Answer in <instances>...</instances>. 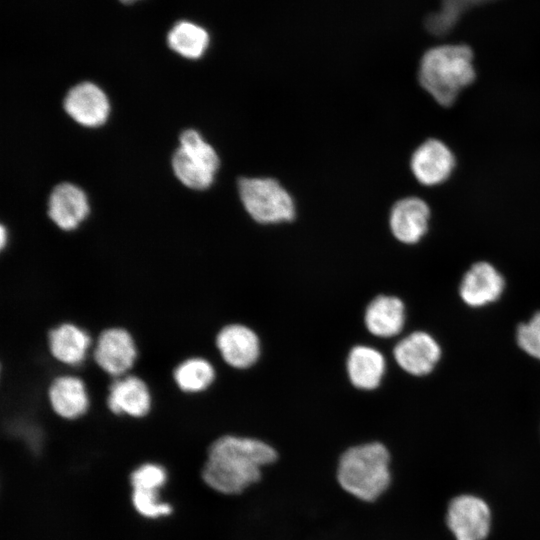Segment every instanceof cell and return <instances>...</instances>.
<instances>
[{
	"mask_svg": "<svg viewBox=\"0 0 540 540\" xmlns=\"http://www.w3.org/2000/svg\"><path fill=\"white\" fill-rule=\"evenodd\" d=\"M447 524L457 540H484L490 527L489 508L475 496H458L449 504Z\"/></svg>",
	"mask_w": 540,
	"mask_h": 540,
	"instance_id": "obj_10",
	"label": "cell"
},
{
	"mask_svg": "<svg viewBox=\"0 0 540 540\" xmlns=\"http://www.w3.org/2000/svg\"><path fill=\"white\" fill-rule=\"evenodd\" d=\"M396 363L413 376L432 372L441 357L438 342L427 332L415 331L405 336L393 349Z\"/></svg>",
	"mask_w": 540,
	"mask_h": 540,
	"instance_id": "obj_13",
	"label": "cell"
},
{
	"mask_svg": "<svg viewBox=\"0 0 540 540\" xmlns=\"http://www.w3.org/2000/svg\"><path fill=\"white\" fill-rule=\"evenodd\" d=\"M139 357L134 335L121 326H111L94 338L90 359L109 378L133 372Z\"/></svg>",
	"mask_w": 540,
	"mask_h": 540,
	"instance_id": "obj_6",
	"label": "cell"
},
{
	"mask_svg": "<svg viewBox=\"0 0 540 540\" xmlns=\"http://www.w3.org/2000/svg\"><path fill=\"white\" fill-rule=\"evenodd\" d=\"M0 235H1L0 236V246H1V249L3 250L5 248V246L7 245V242H8V236H7V232H6L4 226H1Z\"/></svg>",
	"mask_w": 540,
	"mask_h": 540,
	"instance_id": "obj_26",
	"label": "cell"
},
{
	"mask_svg": "<svg viewBox=\"0 0 540 540\" xmlns=\"http://www.w3.org/2000/svg\"><path fill=\"white\" fill-rule=\"evenodd\" d=\"M475 78L473 52L467 45L435 46L421 58L419 83L442 106H451Z\"/></svg>",
	"mask_w": 540,
	"mask_h": 540,
	"instance_id": "obj_3",
	"label": "cell"
},
{
	"mask_svg": "<svg viewBox=\"0 0 540 540\" xmlns=\"http://www.w3.org/2000/svg\"><path fill=\"white\" fill-rule=\"evenodd\" d=\"M364 324L367 330L380 338L398 335L405 324V305L392 295H378L365 309Z\"/></svg>",
	"mask_w": 540,
	"mask_h": 540,
	"instance_id": "obj_18",
	"label": "cell"
},
{
	"mask_svg": "<svg viewBox=\"0 0 540 540\" xmlns=\"http://www.w3.org/2000/svg\"><path fill=\"white\" fill-rule=\"evenodd\" d=\"M386 362L377 349L356 345L352 347L346 359V371L351 384L361 390L377 388L385 374Z\"/></svg>",
	"mask_w": 540,
	"mask_h": 540,
	"instance_id": "obj_19",
	"label": "cell"
},
{
	"mask_svg": "<svg viewBox=\"0 0 540 540\" xmlns=\"http://www.w3.org/2000/svg\"><path fill=\"white\" fill-rule=\"evenodd\" d=\"M391 460L390 451L382 442L351 445L337 459L336 484L353 500L374 504L392 485Z\"/></svg>",
	"mask_w": 540,
	"mask_h": 540,
	"instance_id": "obj_2",
	"label": "cell"
},
{
	"mask_svg": "<svg viewBox=\"0 0 540 540\" xmlns=\"http://www.w3.org/2000/svg\"><path fill=\"white\" fill-rule=\"evenodd\" d=\"M489 1L492 0H443L441 9L427 18L426 27L435 35L445 34L454 27L465 10Z\"/></svg>",
	"mask_w": 540,
	"mask_h": 540,
	"instance_id": "obj_22",
	"label": "cell"
},
{
	"mask_svg": "<svg viewBox=\"0 0 540 540\" xmlns=\"http://www.w3.org/2000/svg\"><path fill=\"white\" fill-rule=\"evenodd\" d=\"M167 479V472L161 465L145 463L137 467L130 477L133 489L156 490L162 487Z\"/></svg>",
	"mask_w": 540,
	"mask_h": 540,
	"instance_id": "obj_25",
	"label": "cell"
},
{
	"mask_svg": "<svg viewBox=\"0 0 540 540\" xmlns=\"http://www.w3.org/2000/svg\"><path fill=\"white\" fill-rule=\"evenodd\" d=\"M278 458L277 449L262 439L225 434L208 446L201 477L221 495L240 496L259 484Z\"/></svg>",
	"mask_w": 540,
	"mask_h": 540,
	"instance_id": "obj_1",
	"label": "cell"
},
{
	"mask_svg": "<svg viewBox=\"0 0 540 540\" xmlns=\"http://www.w3.org/2000/svg\"><path fill=\"white\" fill-rule=\"evenodd\" d=\"M49 409L57 418L76 421L91 408V396L85 380L73 370L62 369L46 389Z\"/></svg>",
	"mask_w": 540,
	"mask_h": 540,
	"instance_id": "obj_7",
	"label": "cell"
},
{
	"mask_svg": "<svg viewBox=\"0 0 540 540\" xmlns=\"http://www.w3.org/2000/svg\"><path fill=\"white\" fill-rule=\"evenodd\" d=\"M88 212L87 197L74 184H58L50 193L48 215L60 229L70 231L77 228Z\"/></svg>",
	"mask_w": 540,
	"mask_h": 540,
	"instance_id": "obj_17",
	"label": "cell"
},
{
	"mask_svg": "<svg viewBox=\"0 0 540 540\" xmlns=\"http://www.w3.org/2000/svg\"><path fill=\"white\" fill-rule=\"evenodd\" d=\"M153 403L152 390L141 376L131 372L110 379L105 406L111 414L117 417L143 419L151 413Z\"/></svg>",
	"mask_w": 540,
	"mask_h": 540,
	"instance_id": "obj_8",
	"label": "cell"
},
{
	"mask_svg": "<svg viewBox=\"0 0 540 540\" xmlns=\"http://www.w3.org/2000/svg\"><path fill=\"white\" fill-rule=\"evenodd\" d=\"M124 6H131L144 0H118Z\"/></svg>",
	"mask_w": 540,
	"mask_h": 540,
	"instance_id": "obj_27",
	"label": "cell"
},
{
	"mask_svg": "<svg viewBox=\"0 0 540 540\" xmlns=\"http://www.w3.org/2000/svg\"><path fill=\"white\" fill-rule=\"evenodd\" d=\"M504 287L502 274L489 262L479 261L462 277L459 295L465 304L478 308L498 300Z\"/></svg>",
	"mask_w": 540,
	"mask_h": 540,
	"instance_id": "obj_15",
	"label": "cell"
},
{
	"mask_svg": "<svg viewBox=\"0 0 540 540\" xmlns=\"http://www.w3.org/2000/svg\"><path fill=\"white\" fill-rule=\"evenodd\" d=\"M238 190L246 212L260 224H278L295 217L293 198L275 179L244 177L238 182Z\"/></svg>",
	"mask_w": 540,
	"mask_h": 540,
	"instance_id": "obj_4",
	"label": "cell"
},
{
	"mask_svg": "<svg viewBox=\"0 0 540 540\" xmlns=\"http://www.w3.org/2000/svg\"><path fill=\"white\" fill-rule=\"evenodd\" d=\"M169 51L187 60H198L207 52L210 34L206 27L188 19L176 21L166 34Z\"/></svg>",
	"mask_w": 540,
	"mask_h": 540,
	"instance_id": "obj_20",
	"label": "cell"
},
{
	"mask_svg": "<svg viewBox=\"0 0 540 540\" xmlns=\"http://www.w3.org/2000/svg\"><path fill=\"white\" fill-rule=\"evenodd\" d=\"M132 502L137 512L145 517L157 518L172 512L171 505L159 502L156 490L133 489Z\"/></svg>",
	"mask_w": 540,
	"mask_h": 540,
	"instance_id": "obj_24",
	"label": "cell"
},
{
	"mask_svg": "<svg viewBox=\"0 0 540 540\" xmlns=\"http://www.w3.org/2000/svg\"><path fill=\"white\" fill-rule=\"evenodd\" d=\"M430 208L421 198L411 196L397 201L390 212L389 226L393 236L404 244H415L427 233Z\"/></svg>",
	"mask_w": 540,
	"mask_h": 540,
	"instance_id": "obj_16",
	"label": "cell"
},
{
	"mask_svg": "<svg viewBox=\"0 0 540 540\" xmlns=\"http://www.w3.org/2000/svg\"><path fill=\"white\" fill-rule=\"evenodd\" d=\"M216 376L215 366L203 355L186 357L172 370L175 387L187 395L205 393L214 384Z\"/></svg>",
	"mask_w": 540,
	"mask_h": 540,
	"instance_id": "obj_21",
	"label": "cell"
},
{
	"mask_svg": "<svg viewBox=\"0 0 540 540\" xmlns=\"http://www.w3.org/2000/svg\"><path fill=\"white\" fill-rule=\"evenodd\" d=\"M93 335L72 321H63L51 327L46 334V347L52 360L67 370H75L90 358Z\"/></svg>",
	"mask_w": 540,
	"mask_h": 540,
	"instance_id": "obj_9",
	"label": "cell"
},
{
	"mask_svg": "<svg viewBox=\"0 0 540 540\" xmlns=\"http://www.w3.org/2000/svg\"><path fill=\"white\" fill-rule=\"evenodd\" d=\"M456 160L451 149L441 140L428 139L419 145L410 159L416 180L425 186L445 182L452 174Z\"/></svg>",
	"mask_w": 540,
	"mask_h": 540,
	"instance_id": "obj_11",
	"label": "cell"
},
{
	"mask_svg": "<svg viewBox=\"0 0 540 540\" xmlns=\"http://www.w3.org/2000/svg\"><path fill=\"white\" fill-rule=\"evenodd\" d=\"M516 342L526 354L540 360V311L518 325Z\"/></svg>",
	"mask_w": 540,
	"mask_h": 540,
	"instance_id": "obj_23",
	"label": "cell"
},
{
	"mask_svg": "<svg viewBox=\"0 0 540 540\" xmlns=\"http://www.w3.org/2000/svg\"><path fill=\"white\" fill-rule=\"evenodd\" d=\"M64 108L77 123L86 127H97L105 123L110 105L104 91L92 82H81L73 86L65 96Z\"/></svg>",
	"mask_w": 540,
	"mask_h": 540,
	"instance_id": "obj_14",
	"label": "cell"
},
{
	"mask_svg": "<svg viewBox=\"0 0 540 540\" xmlns=\"http://www.w3.org/2000/svg\"><path fill=\"white\" fill-rule=\"evenodd\" d=\"M215 347L222 360L234 369H247L260 355V341L248 326L238 323L222 326L215 336Z\"/></svg>",
	"mask_w": 540,
	"mask_h": 540,
	"instance_id": "obj_12",
	"label": "cell"
},
{
	"mask_svg": "<svg viewBox=\"0 0 540 540\" xmlns=\"http://www.w3.org/2000/svg\"><path fill=\"white\" fill-rule=\"evenodd\" d=\"M179 142L180 146L172 157L176 177L192 189L210 187L220 164L215 149L193 129L183 131Z\"/></svg>",
	"mask_w": 540,
	"mask_h": 540,
	"instance_id": "obj_5",
	"label": "cell"
}]
</instances>
